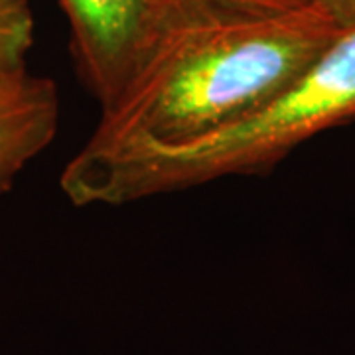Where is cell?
<instances>
[{
  "instance_id": "277c9868",
  "label": "cell",
  "mask_w": 355,
  "mask_h": 355,
  "mask_svg": "<svg viewBox=\"0 0 355 355\" xmlns=\"http://www.w3.org/2000/svg\"><path fill=\"white\" fill-rule=\"evenodd\" d=\"M60 128V93L50 77L18 67L0 73V193L14 186Z\"/></svg>"
},
{
  "instance_id": "5b68a950",
  "label": "cell",
  "mask_w": 355,
  "mask_h": 355,
  "mask_svg": "<svg viewBox=\"0 0 355 355\" xmlns=\"http://www.w3.org/2000/svg\"><path fill=\"white\" fill-rule=\"evenodd\" d=\"M34 44V14L28 0H0V73L24 67Z\"/></svg>"
},
{
  "instance_id": "6da1fadb",
  "label": "cell",
  "mask_w": 355,
  "mask_h": 355,
  "mask_svg": "<svg viewBox=\"0 0 355 355\" xmlns=\"http://www.w3.org/2000/svg\"><path fill=\"white\" fill-rule=\"evenodd\" d=\"M342 28L322 4L263 16L172 10L73 156L101 158L229 127L294 85Z\"/></svg>"
},
{
  "instance_id": "7a4b0ae2",
  "label": "cell",
  "mask_w": 355,
  "mask_h": 355,
  "mask_svg": "<svg viewBox=\"0 0 355 355\" xmlns=\"http://www.w3.org/2000/svg\"><path fill=\"white\" fill-rule=\"evenodd\" d=\"M355 119V26L263 109L200 139L71 156L60 186L77 207L127 205L229 176H259L320 132Z\"/></svg>"
},
{
  "instance_id": "8992f818",
  "label": "cell",
  "mask_w": 355,
  "mask_h": 355,
  "mask_svg": "<svg viewBox=\"0 0 355 355\" xmlns=\"http://www.w3.org/2000/svg\"><path fill=\"white\" fill-rule=\"evenodd\" d=\"M172 10L182 12H214V14H282L300 10L308 6H326L328 0H168Z\"/></svg>"
},
{
  "instance_id": "52a82bcc",
  "label": "cell",
  "mask_w": 355,
  "mask_h": 355,
  "mask_svg": "<svg viewBox=\"0 0 355 355\" xmlns=\"http://www.w3.org/2000/svg\"><path fill=\"white\" fill-rule=\"evenodd\" d=\"M326 8L342 26H355V0H328Z\"/></svg>"
},
{
  "instance_id": "3957f363",
  "label": "cell",
  "mask_w": 355,
  "mask_h": 355,
  "mask_svg": "<svg viewBox=\"0 0 355 355\" xmlns=\"http://www.w3.org/2000/svg\"><path fill=\"white\" fill-rule=\"evenodd\" d=\"M79 73L99 105L135 73L170 16L168 0H60Z\"/></svg>"
}]
</instances>
